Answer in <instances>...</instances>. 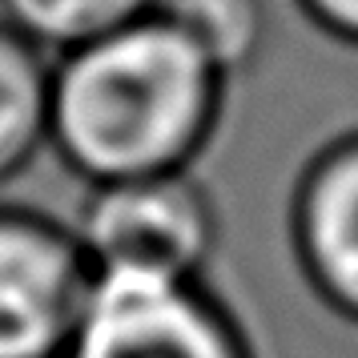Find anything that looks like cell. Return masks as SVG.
<instances>
[{
  "instance_id": "obj_1",
  "label": "cell",
  "mask_w": 358,
  "mask_h": 358,
  "mask_svg": "<svg viewBox=\"0 0 358 358\" xmlns=\"http://www.w3.org/2000/svg\"><path fill=\"white\" fill-rule=\"evenodd\" d=\"M222 85L206 52L162 13L61 52L49 141L89 185L178 173L210 137Z\"/></svg>"
},
{
  "instance_id": "obj_2",
  "label": "cell",
  "mask_w": 358,
  "mask_h": 358,
  "mask_svg": "<svg viewBox=\"0 0 358 358\" xmlns=\"http://www.w3.org/2000/svg\"><path fill=\"white\" fill-rule=\"evenodd\" d=\"M93 274L197 282L217 242V222L189 173L101 181L73 226Z\"/></svg>"
},
{
  "instance_id": "obj_3",
  "label": "cell",
  "mask_w": 358,
  "mask_h": 358,
  "mask_svg": "<svg viewBox=\"0 0 358 358\" xmlns=\"http://www.w3.org/2000/svg\"><path fill=\"white\" fill-rule=\"evenodd\" d=\"M61 358H245V350L197 282L93 274Z\"/></svg>"
},
{
  "instance_id": "obj_4",
  "label": "cell",
  "mask_w": 358,
  "mask_h": 358,
  "mask_svg": "<svg viewBox=\"0 0 358 358\" xmlns=\"http://www.w3.org/2000/svg\"><path fill=\"white\" fill-rule=\"evenodd\" d=\"M93 290L73 229L0 210V358H61Z\"/></svg>"
},
{
  "instance_id": "obj_5",
  "label": "cell",
  "mask_w": 358,
  "mask_h": 358,
  "mask_svg": "<svg viewBox=\"0 0 358 358\" xmlns=\"http://www.w3.org/2000/svg\"><path fill=\"white\" fill-rule=\"evenodd\" d=\"M294 238L330 306L358 318V141L310 165L294 206Z\"/></svg>"
},
{
  "instance_id": "obj_6",
  "label": "cell",
  "mask_w": 358,
  "mask_h": 358,
  "mask_svg": "<svg viewBox=\"0 0 358 358\" xmlns=\"http://www.w3.org/2000/svg\"><path fill=\"white\" fill-rule=\"evenodd\" d=\"M52 65L29 36L0 24V181H8L49 137Z\"/></svg>"
},
{
  "instance_id": "obj_7",
  "label": "cell",
  "mask_w": 358,
  "mask_h": 358,
  "mask_svg": "<svg viewBox=\"0 0 358 358\" xmlns=\"http://www.w3.org/2000/svg\"><path fill=\"white\" fill-rule=\"evenodd\" d=\"M4 20L36 49L69 52L149 17L157 0H0Z\"/></svg>"
},
{
  "instance_id": "obj_8",
  "label": "cell",
  "mask_w": 358,
  "mask_h": 358,
  "mask_svg": "<svg viewBox=\"0 0 358 358\" xmlns=\"http://www.w3.org/2000/svg\"><path fill=\"white\" fill-rule=\"evenodd\" d=\"M165 20H173L197 49L210 57L217 73L229 77L254 61L262 41V4L258 0H157Z\"/></svg>"
},
{
  "instance_id": "obj_9",
  "label": "cell",
  "mask_w": 358,
  "mask_h": 358,
  "mask_svg": "<svg viewBox=\"0 0 358 358\" xmlns=\"http://www.w3.org/2000/svg\"><path fill=\"white\" fill-rule=\"evenodd\" d=\"M302 8L322 29L346 36V41H358V0H302Z\"/></svg>"
}]
</instances>
